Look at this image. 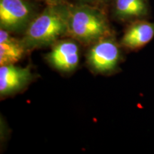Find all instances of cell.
I'll return each mask as SVG.
<instances>
[{"instance_id":"obj_1","label":"cell","mask_w":154,"mask_h":154,"mask_svg":"<svg viewBox=\"0 0 154 154\" xmlns=\"http://www.w3.org/2000/svg\"><path fill=\"white\" fill-rule=\"evenodd\" d=\"M68 13L69 7L55 4L34 17L21 40L26 50L53 45L61 36L68 34Z\"/></svg>"},{"instance_id":"obj_2","label":"cell","mask_w":154,"mask_h":154,"mask_svg":"<svg viewBox=\"0 0 154 154\" xmlns=\"http://www.w3.org/2000/svg\"><path fill=\"white\" fill-rule=\"evenodd\" d=\"M68 34L76 41L93 44L110 36V28L105 15L88 5L71 6L68 13Z\"/></svg>"},{"instance_id":"obj_3","label":"cell","mask_w":154,"mask_h":154,"mask_svg":"<svg viewBox=\"0 0 154 154\" xmlns=\"http://www.w3.org/2000/svg\"><path fill=\"white\" fill-rule=\"evenodd\" d=\"M121 57L119 44L108 36L92 44L87 54V62L94 72L106 74L117 69Z\"/></svg>"},{"instance_id":"obj_4","label":"cell","mask_w":154,"mask_h":154,"mask_svg":"<svg viewBox=\"0 0 154 154\" xmlns=\"http://www.w3.org/2000/svg\"><path fill=\"white\" fill-rule=\"evenodd\" d=\"M34 17L32 6L26 0H0V26L9 32L25 31Z\"/></svg>"},{"instance_id":"obj_5","label":"cell","mask_w":154,"mask_h":154,"mask_svg":"<svg viewBox=\"0 0 154 154\" xmlns=\"http://www.w3.org/2000/svg\"><path fill=\"white\" fill-rule=\"evenodd\" d=\"M79 47L71 39L58 40L46 57L54 68L62 72L74 71L79 63Z\"/></svg>"},{"instance_id":"obj_6","label":"cell","mask_w":154,"mask_h":154,"mask_svg":"<svg viewBox=\"0 0 154 154\" xmlns=\"http://www.w3.org/2000/svg\"><path fill=\"white\" fill-rule=\"evenodd\" d=\"M33 76L29 67L14 64L0 66V96L5 97L20 91L31 82Z\"/></svg>"},{"instance_id":"obj_7","label":"cell","mask_w":154,"mask_h":154,"mask_svg":"<svg viewBox=\"0 0 154 154\" xmlns=\"http://www.w3.org/2000/svg\"><path fill=\"white\" fill-rule=\"evenodd\" d=\"M154 38V22L139 19L130 22L127 26L120 44L123 47L137 51L149 44Z\"/></svg>"},{"instance_id":"obj_8","label":"cell","mask_w":154,"mask_h":154,"mask_svg":"<svg viewBox=\"0 0 154 154\" xmlns=\"http://www.w3.org/2000/svg\"><path fill=\"white\" fill-rule=\"evenodd\" d=\"M113 12L122 22L146 19L150 14L149 0H114Z\"/></svg>"},{"instance_id":"obj_9","label":"cell","mask_w":154,"mask_h":154,"mask_svg":"<svg viewBox=\"0 0 154 154\" xmlns=\"http://www.w3.org/2000/svg\"><path fill=\"white\" fill-rule=\"evenodd\" d=\"M26 49L8 31L0 29V66L14 64L24 56Z\"/></svg>"},{"instance_id":"obj_10","label":"cell","mask_w":154,"mask_h":154,"mask_svg":"<svg viewBox=\"0 0 154 154\" xmlns=\"http://www.w3.org/2000/svg\"><path fill=\"white\" fill-rule=\"evenodd\" d=\"M47 2H49V5H55V4H61L62 0H44Z\"/></svg>"},{"instance_id":"obj_11","label":"cell","mask_w":154,"mask_h":154,"mask_svg":"<svg viewBox=\"0 0 154 154\" xmlns=\"http://www.w3.org/2000/svg\"><path fill=\"white\" fill-rule=\"evenodd\" d=\"M90 1H93V2H101V1H103V0H90Z\"/></svg>"}]
</instances>
